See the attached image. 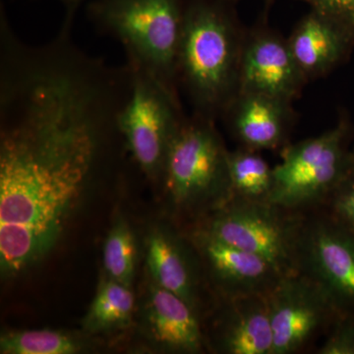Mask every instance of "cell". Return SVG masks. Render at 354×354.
<instances>
[{"instance_id":"6da1fadb","label":"cell","mask_w":354,"mask_h":354,"mask_svg":"<svg viewBox=\"0 0 354 354\" xmlns=\"http://www.w3.org/2000/svg\"><path fill=\"white\" fill-rule=\"evenodd\" d=\"M128 88L101 62L37 53L0 68V266L15 276L43 259L113 147L124 146Z\"/></svg>"},{"instance_id":"7a4b0ae2","label":"cell","mask_w":354,"mask_h":354,"mask_svg":"<svg viewBox=\"0 0 354 354\" xmlns=\"http://www.w3.org/2000/svg\"><path fill=\"white\" fill-rule=\"evenodd\" d=\"M234 0H186L177 57V82L194 113L215 120L239 91L245 32Z\"/></svg>"},{"instance_id":"3957f363","label":"cell","mask_w":354,"mask_h":354,"mask_svg":"<svg viewBox=\"0 0 354 354\" xmlns=\"http://www.w3.org/2000/svg\"><path fill=\"white\" fill-rule=\"evenodd\" d=\"M183 0H94L88 15L95 29L120 41L127 64L178 95L177 57Z\"/></svg>"},{"instance_id":"277c9868","label":"cell","mask_w":354,"mask_h":354,"mask_svg":"<svg viewBox=\"0 0 354 354\" xmlns=\"http://www.w3.org/2000/svg\"><path fill=\"white\" fill-rule=\"evenodd\" d=\"M211 118H183L165 158L162 183L176 208L207 216L232 198L228 150ZM206 216V218H207Z\"/></svg>"},{"instance_id":"5b68a950","label":"cell","mask_w":354,"mask_h":354,"mask_svg":"<svg viewBox=\"0 0 354 354\" xmlns=\"http://www.w3.org/2000/svg\"><path fill=\"white\" fill-rule=\"evenodd\" d=\"M351 133V123L342 118L319 136L283 147L274 167L271 202L304 213L320 207L353 169Z\"/></svg>"},{"instance_id":"8992f818","label":"cell","mask_w":354,"mask_h":354,"mask_svg":"<svg viewBox=\"0 0 354 354\" xmlns=\"http://www.w3.org/2000/svg\"><path fill=\"white\" fill-rule=\"evenodd\" d=\"M304 212L272 202L230 198L202 228L216 239L269 261L283 274L298 272Z\"/></svg>"},{"instance_id":"52a82bcc","label":"cell","mask_w":354,"mask_h":354,"mask_svg":"<svg viewBox=\"0 0 354 354\" xmlns=\"http://www.w3.org/2000/svg\"><path fill=\"white\" fill-rule=\"evenodd\" d=\"M130 69L132 84L120 113L121 132L137 167L149 178L162 180L167 151L185 115L179 97L145 72Z\"/></svg>"},{"instance_id":"ba28073f","label":"cell","mask_w":354,"mask_h":354,"mask_svg":"<svg viewBox=\"0 0 354 354\" xmlns=\"http://www.w3.org/2000/svg\"><path fill=\"white\" fill-rule=\"evenodd\" d=\"M272 354L304 353L341 315L327 291L301 272L286 274L267 297Z\"/></svg>"},{"instance_id":"9c48e42d","label":"cell","mask_w":354,"mask_h":354,"mask_svg":"<svg viewBox=\"0 0 354 354\" xmlns=\"http://www.w3.org/2000/svg\"><path fill=\"white\" fill-rule=\"evenodd\" d=\"M298 272L317 281L342 313H354V234L317 208L305 213Z\"/></svg>"},{"instance_id":"30bf717a","label":"cell","mask_w":354,"mask_h":354,"mask_svg":"<svg viewBox=\"0 0 354 354\" xmlns=\"http://www.w3.org/2000/svg\"><path fill=\"white\" fill-rule=\"evenodd\" d=\"M306 82L288 39L266 26L245 32L237 93L267 95L292 102Z\"/></svg>"},{"instance_id":"8fae6325","label":"cell","mask_w":354,"mask_h":354,"mask_svg":"<svg viewBox=\"0 0 354 354\" xmlns=\"http://www.w3.org/2000/svg\"><path fill=\"white\" fill-rule=\"evenodd\" d=\"M215 283L216 297H268L285 274L260 256L216 239L199 227L191 236Z\"/></svg>"},{"instance_id":"7c38bea8","label":"cell","mask_w":354,"mask_h":354,"mask_svg":"<svg viewBox=\"0 0 354 354\" xmlns=\"http://www.w3.org/2000/svg\"><path fill=\"white\" fill-rule=\"evenodd\" d=\"M221 116L241 147L257 152L286 147L295 121L291 102L252 93H237Z\"/></svg>"},{"instance_id":"4fadbf2b","label":"cell","mask_w":354,"mask_h":354,"mask_svg":"<svg viewBox=\"0 0 354 354\" xmlns=\"http://www.w3.org/2000/svg\"><path fill=\"white\" fill-rule=\"evenodd\" d=\"M291 53L307 81L329 73L348 57L354 31L318 11H309L288 39Z\"/></svg>"},{"instance_id":"5bb4252c","label":"cell","mask_w":354,"mask_h":354,"mask_svg":"<svg viewBox=\"0 0 354 354\" xmlns=\"http://www.w3.org/2000/svg\"><path fill=\"white\" fill-rule=\"evenodd\" d=\"M221 307L214 346L225 354H272V333L267 297H218Z\"/></svg>"},{"instance_id":"9a60e30c","label":"cell","mask_w":354,"mask_h":354,"mask_svg":"<svg viewBox=\"0 0 354 354\" xmlns=\"http://www.w3.org/2000/svg\"><path fill=\"white\" fill-rule=\"evenodd\" d=\"M148 321L155 341L177 353H201L205 348L201 319L183 298L156 285L148 302Z\"/></svg>"},{"instance_id":"2e32d148","label":"cell","mask_w":354,"mask_h":354,"mask_svg":"<svg viewBox=\"0 0 354 354\" xmlns=\"http://www.w3.org/2000/svg\"><path fill=\"white\" fill-rule=\"evenodd\" d=\"M167 232L149 237L147 261L156 285L183 298L199 314V288L195 265L186 247Z\"/></svg>"},{"instance_id":"e0dca14e","label":"cell","mask_w":354,"mask_h":354,"mask_svg":"<svg viewBox=\"0 0 354 354\" xmlns=\"http://www.w3.org/2000/svg\"><path fill=\"white\" fill-rule=\"evenodd\" d=\"M232 198L249 202H271L274 167L257 151L241 148L228 151Z\"/></svg>"},{"instance_id":"ac0fdd59","label":"cell","mask_w":354,"mask_h":354,"mask_svg":"<svg viewBox=\"0 0 354 354\" xmlns=\"http://www.w3.org/2000/svg\"><path fill=\"white\" fill-rule=\"evenodd\" d=\"M134 305L130 286L109 279L100 286L84 326L90 332L124 327L131 321Z\"/></svg>"},{"instance_id":"d6986e66","label":"cell","mask_w":354,"mask_h":354,"mask_svg":"<svg viewBox=\"0 0 354 354\" xmlns=\"http://www.w3.org/2000/svg\"><path fill=\"white\" fill-rule=\"evenodd\" d=\"M79 349L75 339L57 330H22L2 335L0 339V353L4 354H72Z\"/></svg>"},{"instance_id":"ffe728a7","label":"cell","mask_w":354,"mask_h":354,"mask_svg":"<svg viewBox=\"0 0 354 354\" xmlns=\"http://www.w3.org/2000/svg\"><path fill=\"white\" fill-rule=\"evenodd\" d=\"M136 246L130 227L123 221L113 225L104 246V267L109 278L130 286L135 272Z\"/></svg>"},{"instance_id":"44dd1931","label":"cell","mask_w":354,"mask_h":354,"mask_svg":"<svg viewBox=\"0 0 354 354\" xmlns=\"http://www.w3.org/2000/svg\"><path fill=\"white\" fill-rule=\"evenodd\" d=\"M318 208L354 234V167Z\"/></svg>"},{"instance_id":"7402d4cb","label":"cell","mask_w":354,"mask_h":354,"mask_svg":"<svg viewBox=\"0 0 354 354\" xmlns=\"http://www.w3.org/2000/svg\"><path fill=\"white\" fill-rule=\"evenodd\" d=\"M317 353L354 354V313L337 317Z\"/></svg>"},{"instance_id":"603a6c76","label":"cell","mask_w":354,"mask_h":354,"mask_svg":"<svg viewBox=\"0 0 354 354\" xmlns=\"http://www.w3.org/2000/svg\"><path fill=\"white\" fill-rule=\"evenodd\" d=\"M310 8L348 26L354 31V0H302Z\"/></svg>"},{"instance_id":"cb8c5ba5","label":"cell","mask_w":354,"mask_h":354,"mask_svg":"<svg viewBox=\"0 0 354 354\" xmlns=\"http://www.w3.org/2000/svg\"><path fill=\"white\" fill-rule=\"evenodd\" d=\"M66 3H79L81 0H64Z\"/></svg>"},{"instance_id":"d4e9b609","label":"cell","mask_w":354,"mask_h":354,"mask_svg":"<svg viewBox=\"0 0 354 354\" xmlns=\"http://www.w3.org/2000/svg\"><path fill=\"white\" fill-rule=\"evenodd\" d=\"M234 1H236V0H234ZM269 1H270V0H269Z\"/></svg>"},{"instance_id":"484cf974","label":"cell","mask_w":354,"mask_h":354,"mask_svg":"<svg viewBox=\"0 0 354 354\" xmlns=\"http://www.w3.org/2000/svg\"><path fill=\"white\" fill-rule=\"evenodd\" d=\"M353 152H354V151H353Z\"/></svg>"}]
</instances>
